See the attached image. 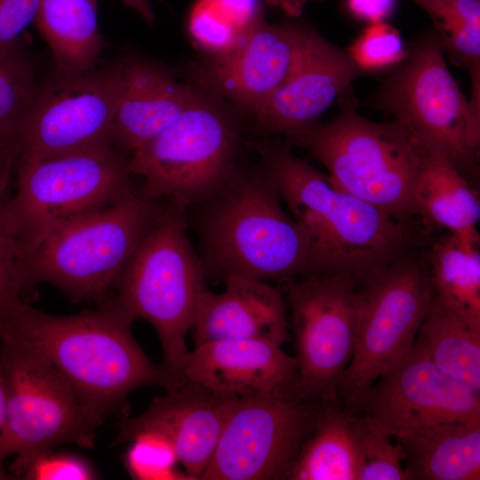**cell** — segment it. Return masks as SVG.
<instances>
[{"instance_id":"f546056e","label":"cell","mask_w":480,"mask_h":480,"mask_svg":"<svg viewBox=\"0 0 480 480\" xmlns=\"http://www.w3.org/2000/svg\"><path fill=\"white\" fill-rule=\"evenodd\" d=\"M39 90L33 62L20 46L0 52V142L20 139Z\"/></svg>"},{"instance_id":"60d3db41","label":"cell","mask_w":480,"mask_h":480,"mask_svg":"<svg viewBox=\"0 0 480 480\" xmlns=\"http://www.w3.org/2000/svg\"><path fill=\"white\" fill-rule=\"evenodd\" d=\"M128 7L134 10L148 24H153L155 14L150 0H122Z\"/></svg>"},{"instance_id":"5b68a950","label":"cell","mask_w":480,"mask_h":480,"mask_svg":"<svg viewBox=\"0 0 480 480\" xmlns=\"http://www.w3.org/2000/svg\"><path fill=\"white\" fill-rule=\"evenodd\" d=\"M163 209L134 191L67 220L22 261L24 291L45 283L74 300L102 302Z\"/></svg>"},{"instance_id":"4316f807","label":"cell","mask_w":480,"mask_h":480,"mask_svg":"<svg viewBox=\"0 0 480 480\" xmlns=\"http://www.w3.org/2000/svg\"><path fill=\"white\" fill-rule=\"evenodd\" d=\"M478 244L448 233L431 248L428 274L435 300L480 322Z\"/></svg>"},{"instance_id":"484cf974","label":"cell","mask_w":480,"mask_h":480,"mask_svg":"<svg viewBox=\"0 0 480 480\" xmlns=\"http://www.w3.org/2000/svg\"><path fill=\"white\" fill-rule=\"evenodd\" d=\"M416 341L440 369L480 392V322L432 298Z\"/></svg>"},{"instance_id":"7a4b0ae2","label":"cell","mask_w":480,"mask_h":480,"mask_svg":"<svg viewBox=\"0 0 480 480\" xmlns=\"http://www.w3.org/2000/svg\"><path fill=\"white\" fill-rule=\"evenodd\" d=\"M262 168L304 232L308 275L347 272L359 279L401 257L404 222L336 187L287 145L255 146Z\"/></svg>"},{"instance_id":"4dcf8cb0","label":"cell","mask_w":480,"mask_h":480,"mask_svg":"<svg viewBox=\"0 0 480 480\" xmlns=\"http://www.w3.org/2000/svg\"><path fill=\"white\" fill-rule=\"evenodd\" d=\"M357 480H408L401 445L392 443L366 416L354 414Z\"/></svg>"},{"instance_id":"9c48e42d","label":"cell","mask_w":480,"mask_h":480,"mask_svg":"<svg viewBox=\"0 0 480 480\" xmlns=\"http://www.w3.org/2000/svg\"><path fill=\"white\" fill-rule=\"evenodd\" d=\"M371 103L390 114L428 152L444 156L461 172L476 169L480 116L447 68L435 29L408 47Z\"/></svg>"},{"instance_id":"52a82bcc","label":"cell","mask_w":480,"mask_h":480,"mask_svg":"<svg viewBox=\"0 0 480 480\" xmlns=\"http://www.w3.org/2000/svg\"><path fill=\"white\" fill-rule=\"evenodd\" d=\"M236 122L221 98L203 87L180 116L130 155L129 172L145 198L185 209L219 193L237 172Z\"/></svg>"},{"instance_id":"ab89813d","label":"cell","mask_w":480,"mask_h":480,"mask_svg":"<svg viewBox=\"0 0 480 480\" xmlns=\"http://www.w3.org/2000/svg\"><path fill=\"white\" fill-rule=\"evenodd\" d=\"M319 1V0H316ZM268 4L278 7L290 17H299L308 0H266Z\"/></svg>"},{"instance_id":"d6a6232c","label":"cell","mask_w":480,"mask_h":480,"mask_svg":"<svg viewBox=\"0 0 480 480\" xmlns=\"http://www.w3.org/2000/svg\"><path fill=\"white\" fill-rule=\"evenodd\" d=\"M124 457L125 467L136 479H186L177 474L178 462L171 445L163 438L149 434L137 436Z\"/></svg>"},{"instance_id":"3957f363","label":"cell","mask_w":480,"mask_h":480,"mask_svg":"<svg viewBox=\"0 0 480 480\" xmlns=\"http://www.w3.org/2000/svg\"><path fill=\"white\" fill-rule=\"evenodd\" d=\"M200 205L199 258L206 278L285 282L308 275L307 237L263 168L237 170Z\"/></svg>"},{"instance_id":"2e32d148","label":"cell","mask_w":480,"mask_h":480,"mask_svg":"<svg viewBox=\"0 0 480 480\" xmlns=\"http://www.w3.org/2000/svg\"><path fill=\"white\" fill-rule=\"evenodd\" d=\"M310 28L263 20L238 49L201 68L202 87L253 115L293 71Z\"/></svg>"},{"instance_id":"e0dca14e","label":"cell","mask_w":480,"mask_h":480,"mask_svg":"<svg viewBox=\"0 0 480 480\" xmlns=\"http://www.w3.org/2000/svg\"><path fill=\"white\" fill-rule=\"evenodd\" d=\"M237 399L181 383L155 397L139 416L124 419L116 443L143 434L157 436L171 445L188 479H200Z\"/></svg>"},{"instance_id":"1f68e13d","label":"cell","mask_w":480,"mask_h":480,"mask_svg":"<svg viewBox=\"0 0 480 480\" xmlns=\"http://www.w3.org/2000/svg\"><path fill=\"white\" fill-rule=\"evenodd\" d=\"M346 51L363 75L392 69L408 54L400 32L387 22L369 24Z\"/></svg>"},{"instance_id":"277c9868","label":"cell","mask_w":480,"mask_h":480,"mask_svg":"<svg viewBox=\"0 0 480 480\" xmlns=\"http://www.w3.org/2000/svg\"><path fill=\"white\" fill-rule=\"evenodd\" d=\"M351 89L339 97L335 117L286 140L319 161L333 185L405 222L417 214L413 191L428 152L397 122L361 116Z\"/></svg>"},{"instance_id":"8d00e7d4","label":"cell","mask_w":480,"mask_h":480,"mask_svg":"<svg viewBox=\"0 0 480 480\" xmlns=\"http://www.w3.org/2000/svg\"><path fill=\"white\" fill-rule=\"evenodd\" d=\"M348 12L369 24L386 22L395 12L396 0H345Z\"/></svg>"},{"instance_id":"d6986e66","label":"cell","mask_w":480,"mask_h":480,"mask_svg":"<svg viewBox=\"0 0 480 480\" xmlns=\"http://www.w3.org/2000/svg\"><path fill=\"white\" fill-rule=\"evenodd\" d=\"M362 75L346 50L311 27L293 71L253 114L256 126L285 137L303 130L318 122L334 100Z\"/></svg>"},{"instance_id":"4fadbf2b","label":"cell","mask_w":480,"mask_h":480,"mask_svg":"<svg viewBox=\"0 0 480 480\" xmlns=\"http://www.w3.org/2000/svg\"><path fill=\"white\" fill-rule=\"evenodd\" d=\"M324 404L298 392L238 398L200 479H289Z\"/></svg>"},{"instance_id":"f1b7e54d","label":"cell","mask_w":480,"mask_h":480,"mask_svg":"<svg viewBox=\"0 0 480 480\" xmlns=\"http://www.w3.org/2000/svg\"><path fill=\"white\" fill-rule=\"evenodd\" d=\"M431 18L444 52L469 72L470 102L480 105V0H412Z\"/></svg>"},{"instance_id":"7c38bea8","label":"cell","mask_w":480,"mask_h":480,"mask_svg":"<svg viewBox=\"0 0 480 480\" xmlns=\"http://www.w3.org/2000/svg\"><path fill=\"white\" fill-rule=\"evenodd\" d=\"M360 279L347 272L307 276L287 285L295 340L297 392L322 404L337 401L356 347Z\"/></svg>"},{"instance_id":"7402d4cb","label":"cell","mask_w":480,"mask_h":480,"mask_svg":"<svg viewBox=\"0 0 480 480\" xmlns=\"http://www.w3.org/2000/svg\"><path fill=\"white\" fill-rule=\"evenodd\" d=\"M395 439L408 480L480 479V422L432 424Z\"/></svg>"},{"instance_id":"ba28073f","label":"cell","mask_w":480,"mask_h":480,"mask_svg":"<svg viewBox=\"0 0 480 480\" xmlns=\"http://www.w3.org/2000/svg\"><path fill=\"white\" fill-rule=\"evenodd\" d=\"M205 279L188 236L185 209L171 204L148 229L114 287L123 306L155 328L163 348V365L173 385L188 351L186 337L207 289Z\"/></svg>"},{"instance_id":"44dd1931","label":"cell","mask_w":480,"mask_h":480,"mask_svg":"<svg viewBox=\"0 0 480 480\" xmlns=\"http://www.w3.org/2000/svg\"><path fill=\"white\" fill-rule=\"evenodd\" d=\"M225 291L205 289L193 329L195 346L230 340H262L282 346L289 340L286 306L268 282L242 277L225 280Z\"/></svg>"},{"instance_id":"f35d334b","label":"cell","mask_w":480,"mask_h":480,"mask_svg":"<svg viewBox=\"0 0 480 480\" xmlns=\"http://www.w3.org/2000/svg\"><path fill=\"white\" fill-rule=\"evenodd\" d=\"M5 434V385L0 359V480L12 478L4 468L5 458L3 453L4 439Z\"/></svg>"},{"instance_id":"9a60e30c","label":"cell","mask_w":480,"mask_h":480,"mask_svg":"<svg viewBox=\"0 0 480 480\" xmlns=\"http://www.w3.org/2000/svg\"><path fill=\"white\" fill-rule=\"evenodd\" d=\"M113 67L57 74L40 88L20 134V157H45L112 142Z\"/></svg>"},{"instance_id":"8992f818","label":"cell","mask_w":480,"mask_h":480,"mask_svg":"<svg viewBox=\"0 0 480 480\" xmlns=\"http://www.w3.org/2000/svg\"><path fill=\"white\" fill-rule=\"evenodd\" d=\"M129 159L112 142L52 156H19L15 191L0 204V219L21 263L62 223L136 191Z\"/></svg>"},{"instance_id":"ffe728a7","label":"cell","mask_w":480,"mask_h":480,"mask_svg":"<svg viewBox=\"0 0 480 480\" xmlns=\"http://www.w3.org/2000/svg\"><path fill=\"white\" fill-rule=\"evenodd\" d=\"M112 67L117 91L110 139L131 155L177 120L195 87L180 83L160 64L140 57L124 58Z\"/></svg>"},{"instance_id":"5bb4252c","label":"cell","mask_w":480,"mask_h":480,"mask_svg":"<svg viewBox=\"0 0 480 480\" xmlns=\"http://www.w3.org/2000/svg\"><path fill=\"white\" fill-rule=\"evenodd\" d=\"M346 399L394 438L432 424L480 422V392L440 369L416 340L397 364Z\"/></svg>"},{"instance_id":"83f0119b","label":"cell","mask_w":480,"mask_h":480,"mask_svg":"<svg viewBox=\"0 0 480 480\" xmlns=\"http://www.w3.org/2000/svg\"><path fill=\"white\" fill-rule=\"evenodd\" d=\"M263 20L260 0H196L188 30L198 47L218 58L238 49Z\"/></svg>"},{"instance_id":"6da1fadb","label":"cell","mask_w":480,"mask_h":480,"mask_svg":"<svg viewBox=\"0 0 480 480\" xmlns=\"http://www.w3.org/2000/svg\"><path fill=\"white\" fill-rule=\"evenodd\" d=\"M134 319L116 296L68 316L44 313L22 301L0 331L17 332L38 350L68 380L98 427L134 389L172 386L164 366L153 364L136 342Z\"/></svg>"},{"instance_id":"74e56055","label":"cell","mask_w":480,"mask_h":480,"mask_svg":"<svg viewBox=\"0 0 480 480\" xmlns=\"http://www.w3.org/2000/svg\"><path fill=\"white\" fill-rule=\"evenodd\" d=\"M20 152V139L0 142V204L8 196Z\"/></svg>"},{"instance_id":"603a6c76","label":"cell","mask_w":480,"mask_h":480,"mask_svg":"<svg viewBox=\"0 0 480 480\" xmlns=\"http://www.w3.org/2000/svg\"><path fill=\"white\" fill-rule=\"evenodd\" d=\"M416 212L449 234L479 244L477 192L444 156L428 152L413 191Z\"/></svg>"},{"instance_id":"cb8c5ba5","label":"cell","mask_w":480,"mask_h":480,"mask_svg":"<svg viewBox=\"0 0 480 480\" xmlns=\"http://www.w3.org/2000/svg\"><path fill=\"white\" fill-rule=\"evenodd\" d=\"M35 23L51 49L57 74L96 68L104 48L98 0H39Z\"/></svg>"},{"instance_id":"836d02e7","label":"cell","mask_w":480,"mask_h":480,"mask_svg":"<svg viewBox=\"0 0 480 480\" xmlns=\"http://www.w3.org/2000/svg\"><path fill=\"white\" fill-rule=\"evenodd\" d=\"M23 292L20 253L0 219V329L22 302Z\"/></svg>"},{"instance_id":"d590c367","label":"cell","mask_w":480,"mask_h":480,"mask_svg":"<svg viewBox=\"0 0 480 480\" xmlns=\"http://www.w3.org/2000/svg\"><path fill=\"white\" fill-rule=\"evenodd\" d=\"M39 0H0V52L19 47L25 29L35 22Z\"/></svg>"},{"instance_id":"d4e9b609","label":"cell","mask_w":480,"mask_h":480,"mask_svg":"<svg viewBox=\"0 0 480 480\" xmlns=\"http://www.w3.org/2000/svg\"><path fill=\"white\" fill-rule=\"evenodd\" d=\"M354 414L325 404L292 468L291 480H357Z\"/></svg>"},{"instance_id":"8fae6325","label":"cell","mask_w":480,"mask_h":480,"mask_svg":"<svg viewBox=\"0 0 480 480\" xmlns=\"http://www.w3.org/2000/svg\"><path fill=\"white\" fill-rule=\"evenodd\" d=\"M432 295L428 266L402 256L360 279L356 347L340 396L368 388L408 355Z\"/></svg>"},{"instance_id":"ac0fdd59","label":"cell","mask_w":480,"mask_h":480,"mask_svg":"<svg viewBox=\"0 0 480 480\" xmlns=\"http://www.w3.org/2000/svg\"><path fill=\"white\" fill-rule=\"evenodd\" d=\"M297 377L295 357L276 343L217 340L187 352L172 388L189 382L232 398L269 396L297 392Z\"/></svg>"},{"instance_id":"e575fe53","label":"cell","mask_w":480,"mask_h":480,"mask_svg":"<svg viewBox=\"0 0 480 480\" xmlns=\"http://www.w3.org/2000/svg\"><path fill=\"white\" fill-rule=\"evenodd\" d=\"M95 475L82 459L68 454L45 452L30 461L16 478L32 480H86Z\"/></svg>"},{"instance_id":"30bf717a","label":"cell","mask_w":480,"mask_h":480,"mask_svg":"<svg viewBox=\"0 0 480 480\" xmlns=\"http://www.w3.org/2000/svg\"><path fill=\"white\" fill-rule=\"evenodd\" d=\"M0 359L5 385L3 453L16 458L12 476L35 458L71 443L94 445L90 421L63 375L17 332L0 331Z\"/></svg>"}]
</instances>
